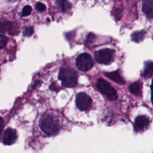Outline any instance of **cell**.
Segmentation results:
<instances>
[{"label": "cell", "mask_w": 153, "mask_h": 153, "mask_svg": "<svg viewBox=\"0 0 153 153\" xmlns=\"http://www.w3.org/2000/svg\"><path fill=\"white\" fill-rule=\"evenodd\" d=\"M145 32L143 30L134 32L131 35V40L133 41H134L136 42H139L143 39V38L145 37Z\"/></svg>", "instance_id": "cell-15"}, {"label": "cell", "mask_w": 153, "mask_h": 153, "mask_svg": "<svg viewBox=\"0 0 153 153\" xmlns=\"http://www.w3.org/2000/svg\"><path fill=\"white\" fill-rule=\"evenodd\" d=\"M4 120L2 117H0V138H1V136L4 128Z\"/></svg>", "instance_id": "cell-20"}, {"label": "cell", "mask_w": 153, "mask_h": 153, "mask_svg": "<svg viewBox=\"0 0 153 153\" xmlns=\"http://www.w3.org/2000/svg\"><path fill=\"white\" fill-rule=\"evenodd\" d=\"M56 1L58 7L63 12H66L71 8V4L67 0H56Z\"/></svg>", "instance_id": "cell-14"}, {"label": "cell", "mask_w": 153, "mask_h": 153, "mask_svg": "<svg viewBox=\"0 0 153 153\" xmlns=\"http://www.w3.org/2000/svg\"><path fill=\"white\" fill-rule=\"evenodd\" d=\"M33 30L32 27H26L24 31H23V35L25 36H30L33 34Z\"/></svg>", "instance_id": "cell-19"}, {"label": "cell", "mask_w": 153, "mask_h": 153, "mask_svg": "<svg viewBox=\"0 0 153 153\" xmlns=\"http://www.w3.org/2000/svg\"><path fill=\"white\" fill-rule=\"evenodd\" d=\"M35 8L39 11H44L46 9L45 5L44 4L41 3V2L36 3V5H35Z\"/></svg>", "instance_id": "cell-18"}, {"label": "cell", "mask_w": 153, "mask_h": 153, "mask_svg": "<svg viewBox=\"0 0 153 153\" xmlns=\"http://www.w3.org/2000/svg\"><path fill=\"white\" fill-rule=\"evenodd\" d=\"M96 85L98 90L102 93L105 94L108 99L111 100H114L117 99V92L108 81L103 79L99 78L97 81Z\"/></svg>", "instance_id": "cell-3"}, {"label": "cell", "mask_w": 153, "mask_h": 153, "mask_svg": "<svg viewBox=\"0 0 153 153\" xmlns=\"http://www.w3.org/2000/svg\"><path fill=\"white\" fill-rule=\"evenodd\" d=\"M39 127L47 135L56 134L60 130V123L57 117L51 114L45 113L39 120Z\"/></svg>", "instance_id": "cell-1"}, {"label": "cell", "mask_w": 153, "mask_h": 153, "mask_svg": "<svg viewBox=\"0 0 153 153\" xmlns=\"http://www.w3.org/2000/svg\"><path fill=\"white\" fill-rule=\"evenodd\" d=\"M59 79L62 85L66 87H74L77 84L78 74L71 68H62L59 71Z\"/></svg>", "instance_id": "cell-2"}, {"label": "cell", "mask_w": 153, "mask_h": 153, "mask_svg": "<svg viewBox=\"0 0 153 153\" xmlns=\"http://www.w3.org/2000/svg\"><path fill=\"white\" fill-rule=\"evenodd\" d=\"M142 11L148 18L153 19V0H143Z\"/></svg>", "instance_id": "cell-10"}, {"label": "cell", "mask_w": 153, "mask_h": 153, "mask_svg": "<svg viewBox=\"0 0 153 153\" xmlns=\"http://www.w3.org/2000/svg\"><path fill=\"white\" fill-rule=\"evenodd\" d=\"M17 137L16 130L8 128L5 130L2 136V142L5 145H10L13 144Z\"/></svg>", "instance_id": "cell-7"}, {"label": "cell", "mask_w": 153, "mask_h": 153, "mask_svg": "<svg viewBox=\"0 0 153 153\" xmlns=\"http://www.w3.org/2000/svg\"><path fill=\"white\" fill-rule=\"evenodd\" d=\"M153 75V62H147L145 63V69L142 76L145 78H149Z\"/></svg>", "instance_id": "cell-12"}, {"label": "cell", "mask_w": 153, "mask_h": 153, "mask_svg": "<svg viewBox=\"0 0 153 153\" xmlns=\"http://www.w3.org/2000/svg\"><path fill=\"white\" fill-rule=\"evenodd\" d=\"M128 88L130 91L136 96H139L141 93V85L139 82H135L129 85Z\"/></svg>", "instance_id": "cell-13"}, {"label": "cell", "mask_w": 153, "mask_h": 153, "mask_svg": "<svg viewBox=\"0 0 153 153\" xmlns=\"http://www.w3.org/2000/svg\"><path fill=\"white\" fill-rule=\"evenodd\" d=\"M76 66L82 71L90 70L93 66V61L91 56L87 53L79 54L76 59Z\"/></svg>", "instance_id": "cell-4"}, {"label": "cell", "mask_w": 153, "mask_h": 153, "mask_svg": "<svg viewBox=\"0 0 153 153\" xmlns=\"http://www.w3.org/2000/svg\"><path fill=\"white\" fill-rule=\"evenodd\" d=\"M120 1H121V0H120Z\"/></svg>", "instance_id": "cell-23"}, {"label": "cell", "mask_w": 153, "mask_h": 153, "mask_svg": "<svg viewBox=\"0 0 153 153\" xmlns=\"http://www.w3.org/2000/svg\"><path fill=\"white\" fill-rule=\"evenodd\" d=\"M94 38H95V36H94V34H92V33H90V34H89V35L88 36V41L90 42V41H93L94 39Z\"/></svg>", "instance_id": "cell-21"}, {"label": "cell", "mask_w": 153, "mask_h": 153, "mask_svg": "<svg viewBox=\"0 0 153 153\" xmlns=\"http://www.w3.org/2000/svg\"><path fill=\"white\" fill-rule=\"evenodd\" d=\"M92 100L91 98L85 93L81 92L76 96V105L81 111L88 109L91 105Z\"/></svg>", "instance_id": "cell-6"}, {"label": "cell", "mask_w": 153, "mask_h": 153, "mask_svg": "<svg viewBox=\"0 0 153 153\" xmlns=\"http://www.w3.org/2000/svg\"><path fill=\"white\" fill-rule=\"evenodd\" d=\"M114 53V51L111 49H102L96 51L94 57L98 63L107 65L112 61Z\"/></svg>", "instance_id": "cell-5"}, {"label": "cell", "mask_w": 153, "mask_h": 153, "mask_svg": "<svg viewBox=\"0 0 153 153\" xmlns=\"http://www.w3.org/2000/svg\"><path fill=\"white\" fill-rule=\"evenodd\" d=\"M31 11H32V8L29 5H26L22 10V17L27 16L31 13Z\"/></svg>", "instance_id": "cell-16"}, {"label": "cell", "mask_w": 153, "mask_h": 153, "mask_svg": "<svg viewBox=\"0 0 153 153\" xmlns=\"http://www.w3.org/2000/svg\"><path fill=\"white\" fill-rule=\"evenodd\" d=\"M18 27L11 22L7 20H0V32H7L9 34H15L17 32Z\"/></svg>", "instance_id": "cell-8"}, {"label": "cell", "mask_w": 153, "mask_h": 153, "mask_svg": "<svg viewBox=\"0 0 153 153\" xmlns=\"http://www.w3.org/2000/svg\"><path fill=\"white\" fill-rule=\"evenodd\" d=\"M105 76L109 78L110 79L112 80L116 83H118L119 84H124V80L123 78L121 76L119 72L118 71H114L111 72H106L105 73Z\"/></svg>", "instance_id": "cell-11"}, {"label": "cell", "mask_w": 153, "mask_h": 153, "mask_svg": "<svg viewBox=\"0 0 153 153\" xmlns=\"http://www.w3.org/2000/svg\"><path fill=\"white\" fill-rule=\"evenodd\" d=\"M7 42V38L2 35H0V48H4Z\"/></svg>", "instance_id": "cell-17"}, {"label": "cell", "mask_w": 153, "mask_h": 153, "mask_svg": "<svg viewBox=\"0 0 153 153\" xmlns=\"http://www.w3.org/2000/svg\"><path fill=\"white\" fill-rule=\"evenodd\" d=\"M149 124V119L146 116L139 115L135 119L134 128L135 131H139L146 128Z\"/></svg>", "instance_id": "cell-9"}, {"label": "cell", "mask_w": 153, "mask_h": 153, "mask_svg": "<svg viewBox=\"0 0 153 153\" xmlns=\"http://www.w3.org/2000/svg\"><path fill=\"white\" fill-rule=\"evenodd\" d=\"M151 87V100H152V103L153 105V80H152Z\"/></svg>", "instance_id": "cell-22"}]
</instances>
